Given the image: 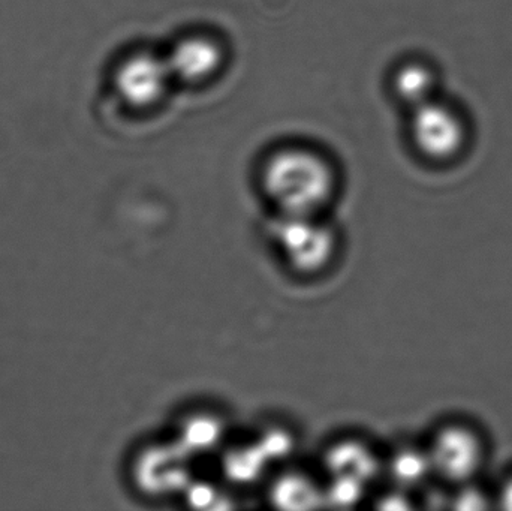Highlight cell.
I'll use <instances>...</instances> for the list:
<instances>
[{
  "label": "cell",
  "instance_id": "obj_9",
  "mask_svg": "<svg viewBox=\"0 0 512 511\" xmlns=\"http://www.w3.org/2000/svg\"><path fill=\"white\" fill-rule=\"evenodd\" d=\"M457 507L462 510L486 509V497L477 489H463L456 498Z\"/></svg>",
  "mask_w": 512,
  "mask_h": 511
},
{
  "label": "cell",
  "instance_id": "obj_5",
  "mask_svg": "<svg viewBox=\"0 0 512 511\" xmlns=\"http://www.w3.org/2000/svg\"><path fill=\"white\" fill-rule=\"evenodd\" d=\"M277 234L280 248L297 270L316 272L328 263L333 254V234L315 222V216L283 215Z\"/></svg>",
  "mask_w": 512,
  "mask_h": 511
},
{
  "label": "cell",
  "instance_id": "obj_10",
  "mask_svg": "<svg viewBox=\"0 0 512 511\" xmlns=\"http://www.w3.org/2000/svg\"><path fill=\"white\" fill-rule=\"evenodd\" d=\"M499 503L504 509L512 511V477L502 486L501 492H499Z\"/></svg>",
  "mask_w": 512,
  "mask_h": 511
},
{
  "label": "cell",
  "instance_id": "obj_7",
  "mask_svg": "<svg viewBox=\"0 0 512 511\" xmlns=\"http://www.w3.org/2000/svg\"><path fill=\"white\" fill-rule=\"evenodd\" d=\"M393 87L400 101L414 110L436 96L438 74L432 66L421 60H411L399 66L393 78Z\"/></svg>",
  "mask_w": 512,
  "mask_h": 511
},
{
  "label": "cell",
  "instance_id": "obj_8",
  "mask_svg": "<svg viewBox=\"0 0 512 511\" xmlns=\"http://www.w3.org/2000/svg\"><path fill=\"white\" fill-rule=\"evenodd\" d=\"M394 471L396 477L406 485H417L423 482L430 471H433L432 461H430L429 450H405L397 456L394 462Z\"/></svg>",
  "mask_w": 512,
  "mask_h": 511
},
{
  "label": "cell",
  "instance_id": "obj_3",
  "mask_svg": "<svg viewBox=\"0 0 512 511\" xmlns=\"http://www.w3.org/2000/svg\"><path fill=\"white\" fill-rule=\"evenodd\" d=\"M173 80L167 57L138 53L117 68L114 86L126 104L147 108L164 98Z\"/></svg>",
  "mask_w": 512,
  "mask_h": 511
},
{
  "label": "cell",
  "instance_id": "obj_6",
  "mask_svg": "<svg viewBox=\"0 0 512 511\" xmlns=\"http://www.w3.org/2000/svg\"><path fill=\"white\" fill-rule=\"evenodd\" d=\"M165 57L174 80L183 83L209 80L224 63L221 44L206 35H191L180 39Z\"/></svg>",
  "mask_w": 512,
  "mask_h": 511
},
{
  "label": "cell",
  "instance_id": "obj_1",
  "mask_svg": "<svg viewBox=\"0 0 512 511\" xmlns=\"http://www.w3.org/2000/svg\"><path fill=\"white\" fill-rule=\"evenodd\" d=\"M261 182L283 215L315 216L333 197L336 174L321 153L285 147L267 159Z\"/></svg>",
  "mask_w": 512,
  "mask_h": 511
},
{
  "label": "cell",
  "instance_id": "obj_2",
  "mask_svg": "<svg viewBox=\"0 0 512 511\" xmlns=\"http://www.w3.org/2000/svg\"><path fill=\"white\" fill-rule=\"evenodd\" d=\"M409 132L415 149L424 158L448 162L468 146L471 125L459 107L435 98L412 110Z\"/></svg>",
  "mask_w": 512,
  "mask_h": 511
},
{
  "label": "cell",
  "instance_id": "obj_4",
  "mask_svg": "<svg viewBox=\"0 0 512 511\" xmlns=\"http://www.w3.org/2000/svg\"><path fill=\"white\" fill-rule=\"evenodd\" d=\"M429 456L433 473L450 482L466 483L483 464V443L466 426H448L436 435Z\"/></svg>",
  "mask_w": 512,
  "mask_h": 511
}]
</instances>
